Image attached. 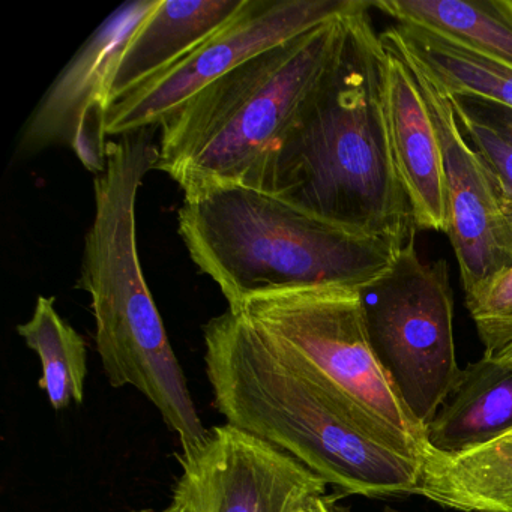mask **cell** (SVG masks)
Masks as SVG:
<instances>
[{
	"instance_id": "obj_15",
	"label": "cell",
	"mask_w": 512,
	"mask_h": 512,
	"mask_svg": "<svg viewBox=\"0 0 512 512\" xmlns=\"http://www.w3.org/2000/svg\"><path fill=\"white\" fill-rule=\"evenodd\" d=\"M446 95L466 94L512 109V67L421 26L397 23L380 35Z\"/></svg>"
},
{
	"instance_id": "obj_21",
	"label": "cell",
	"mask_w": 512,
	"mask_h": 512,
	"mask_svg": "<svg viewBox=\"0 0 512 512\" xmlns=\"http://www.w3.org/2000/svg\"><path fill=\"white\" fill-rule=\"evenodd\" d=\"M455 112L475 119L512 140V109L473 95H448Z\"/></svg>"
},
{
	"instance_id": "obj_12",
	"label": "cell",
	"mask_w": 512,
	"mask_h": 512,
	"mask_svg": "<svg viewBox=\"0 0 512 512\" xmlns=\"http://www.w3.org/2000/svg\"><path fill=\"white\" fill-rule=\"evenodd\" d=\"M386 52V110L395 167L416 229L446 233L448 212L439 137L409 65L389 47Z\"/></svg>"
},
{
	"instance_id": "obj_20",
	"label": "cell",
	"mask_w": 512,
	"mask_h": 512,
	"mask_svg": "<svg viewBox=\"0 0 512 512\" xmlns=\"http://www.w3.org/2000/svg\"><path fill=\"white\" fill-rule=\"evenodd\" d=\"M455 112V110H454ZM461 133L473 151L482 158L488 169L502 185L512 203V140L493 128L455 112Z\"/></svg>"
},
{
	"instance_id": "obj_5",
	"label": "cell",
	"mask_w": 512,
	"mask_h": 512,
	"mask_svg": "<svg viewBox=\"0 0 512 512\" xmlns=\"http://www.w3.org/2000/svg\"><path fill=\"white\" fill-rule=\"evenodd\" d=\"M344 17L259 53L182 104L160 125L155 170L185 194L215 185L257 190L269 155L331 65Z\"/></svg>"
},
{
	"instance_id": "obj_17",
	"label": "cell",
	"mask_w": 512,
	"mask_h": 512,
	"mask_svg": "<svg viewBox=\"0 0 512 512\" xmlns=\"http://www.w3.org/2000/svg\"><path fill=\"white\" fill-rule=\"evenodd\" d=\"M371 7L512 67V0H374Z\"/></svg>"
},
{
	"instance_id": "obj_16",
	"label": "cell",
	"mask_w": 512,
	"mask_h": 512,
	"mask_svg": "<svg viewBox=\"0 0 512 512\" xmlns=\"http://www.w3.org/2000/svg\"><path fill=\"white\" fill-rule=\"evenodd\" d=\"M418 496L461 512H512V439L457 455L425 448Z\"/></svg>"
},
{
	"instance_id": "obj_4",
	"label": "cell",
	"mask_w": 512,
	"mask_h": 512,
	"mask_svg": "<svg viewBox=\"0 0 512 512\" xmlns=\"http://www.w3.org/2000/svg\"><path fill=\"white\" fill-rule=\"evenodd\" d=\"M178 232L229 308L319 287L361 292L391 268L406 244L358 235L244 185L185 194Z\"/></svg>"
},
{
	"instance_id": "obj_25",
	"label": "cell",
	"mask_w": 512,
	"mask_h": 512,
	"mask_svg": "<svg viewBox=\"0 0 512 512\" xmlns=\"http://www.w3.org/2000/svg\"><path fill=\"white\" fill-rule=\"evenodd\" d=\"M334 512H352V511H350V509L347 508V506L338 505L337 500H335V502H334ZM385 512H401V511H397V509L388 508V509H386Z\"/></svg>"
},
{
	"instance_id": "obj_8",
	"label": "cell",
	"mask_w": 512,
	"mask_h": 512,
	"mask_svg": "<svg viewBox=\"0 0 512 512\" xmlns=\"http://www.w3.org/2000/svg\"><path fill=\"white\" fill-rule=\"evenodd\" d=\"M370 8L367 0H247L214 37L118 101L110 109L107 136L151 130L248 59L323 23Z\"/></svg>"
},
{
	"instance_id": "obj_10",
	"label": "cell",
	"mask_w": 512,
	"mask_h": 512,
	"mask_svg": "<svg viewBox=\"0 0 512 512\" xmlns=\"http://www.w3.org/2000/svg\"><path fill=\"white\" fill-rule=\"evenodd\" d=\"M158 0H134L119 7L80 47L29 118L19 154L31 157L67 146L89 172L107 163V119L113 77L128 41Z\"/></svg>"
},
{
	"instance_id": "obj_24",
	"label": "cell",
	"mask_w": 512,
	"mask_h": 512,
	"mask_svg": "<svg viewBox=\"0 0 512 512\" xmlns=\"http://www.w3.org/2000/svg\"><path fill=\"white\" fill-rule=\"evenodd\" d=\"M496 361L502 365H508V367H512V346L509 347L508 350L502 353L499 358H496Z\"/></svg>"
},
{
	"instance_id": "obj_6",
	"label": "cell",
	"mask_w": 512,
	"mask_h": 512,
	"mask_svg": "<svg viewBox=\"0 0 512 512\" xmlns=\"http://www.w3.org/2000/svg\"><path fill=\"white\" fill-rule=\"evenodd\" d=\"M361 296L374 353L425 428L461 374L448 265L421 260L410 236L391 268Z\"/></svg>"
},
{
	"instance_id": "obj_14",
	"label": "cell",
	"mask_w": 512,
	"mask_h": 512,
	"mask_svg": "<svg viewBox=\"0 0 512 512\" xmlns=\"http://www.w3.org/2000/svg\"><path fill=\"white\" fill-rule=\"evenodd\" d=\"M512 431V367L482 356L460 377L425 425V448L457 455Z\"/></svg>"
},
{
	"instance_id": "obj_13",
	"label": "cell",
	"mask_w": 512,
	"mask_h": 512,
	"mask_svg": "<svg viewBox=\"0 0 512 512\" xmlns=\"http://www.w3.org/2000/svg\"><path fill=\"white\" fill-rule=\"evenodd\" d=\"M245 4L247 0H158L119 59L110 89L112 107L214 37Z\"/></svg>"
},
{
	"instance_id": "obj_26",
	"label": "cell",
	"mask_w": 512,
	"mask_h": 512,
	"mask_svg": "<svg viewBox=\"0 0 512 512\" xmlns=\"http://www.w3.org/2000/svg\"><path fill=\"white\" fill-rule=\"evenodd\" d=\"M499 439H512V431H509V433L505 434L503 437H499Z\"/></svg>"
},
{
	"instance_id": "obj_9",
	"label": "cell",
	"mask_w": 512,
	"mask_h": 512,
	"mask_svg": "<svg viewBox=\"0 0 512 512\" xmlns=\"http://www.w3.org/2000/svg\"><path fill=\"white\" fill-rule=\"evenodd\" d=\"M178 461L173 500L185 512H302L328 490L301 461L227 422Z\"/></svg>"
},
{
	"instance_id": "obj_7",
	"label": "cell",
	"mask_w": 512,
	"mask_h": 512,
	"mask_svg": "<svg viewBox=\"0 0 512 512\" xmlns=\"http://www.w3.org/2000/svg\"><path fill=\"white\" fill-rule=\"evenodd\" d=\"M230 310L425 451L424 428L401 400L371 346L359 290L319 287L257 296Z\"/></svg>"
},
{
	"instance_id": "obj_23",
	"label": "cell",
	"mask_w": 512,
	"mask_h": 512,
	"mask_svg": "<svg viewBox=\"0 0 512 512\" xmlns=\"http://www.w3.org/2000/svg\"><path fill=\"white\" fill-rule=\"evenodd\" d=\"M136 512H185V509L182 508L181 505H179L178 502H175V500H173L172 503H170L169 506H166V508H163V509H140V511H136Z\"/></svg>"
},
{
	"instance_id": "obj_3",
	"label": "cell",
	"mask_w": 512,
	"mask_h": 512,
	"mask_svg": "<svg viewBox=\"0 0 512 512\" xmlns=\"http://www.w3.org/2000/svg\"><path fill=\"white\" fill-rule=\"evenodd\" d=\"M157 161L151 130L109 140L106 169L94 179L95 217L77 289L91 296L95 343L110 386L142 392L179 437L182 451H191L205 442L209 430L170 344L137 248V194Z\"/></svg>"
},
{
	"instance_id": "obj_11",
	"label": "cell",
	"mask_w": 512,
	"mask_h": 512,
	"mask_svg": "<svg viewBox=\"0 0 512 512\" xmlns=\"http://www.w3.org/2000/svg\"><path fill=\"white\" fill-rule=\"evenodd\" d=\"M410 70L442 148L446 235L457 257L461 286L466 298H472L512 268V203L461 133L448 95L415 68Z\"/></svg>"
},
{
	"instance_id": "obj_18",
	"label": "cell",
	"mask_w": 512,
	"mask_h": 512,
	"mask_svg": "<svg viewBox=\"0 0 512 512\" xmlns=\"http://www.w3.org/2000/svg\"><path fill=\"white\" fill-rule=\"evenodd\" d=\"M29 349L41 359L38 386L46 392L50 406L62 410L85 400L88 377V347L82 335L62 319L55 298L40 296L31 319L17 326Z\"/></svg>"
},
{
	"instance_id": "obj_22",
	"label": "cell",
	"mask_w": 512,
	"mask_h": 512,
	"mask_svg": "<svg viewBox=\"0 0 512 512\" xmlns=\"http://www.w3.org/2000/svg\"><path fill=\"white\" fill-rule=\"evenodd\" d=\"M338 497L335 496H322L319 499L313 500L307 508L302 512H334V502Z\"/></svg>"
},
{
	"instance_id": "obj_1",
	"label": "cell",
	"mask_w": 512,
	"mask_h": 512,
	"mask_svg": "<svg viewBox=\"0 0 512 512\" xmlns=\"http://www.w3.org/2000/svg\"><path fill=\"white\" fill-rule=\"evenodd\" d=\"M214 406L227 424L292 455L349 494H418L421 446L362 409L307 362L227 308L203 328Z\"/></svg>"
},
{
	"instance_id": "obj_2",
	"label": "cell",
	"mask_w": 512,
	"mask_h": 512,
	"mask_svg": "<svg viewBox=\"0 0 512 512\" xmlns=\"http://www.w3.org/2000/svg\"><path fill=\"white\" fill-rule=\"evenodd\" d=\"M388 52L368 10L344 17L325 76L269 155L257 190L358 235H416L389 139Z\"/></svg>"
},
{
	"instance_id": "obj_19",
	"label": "cell",
	"mask_w": 512,
	"mask_h": 512,
	"mask_svg": "<svg viewBox=\"0 0 512 512\" xmlns=\"http://www.w3.org/2000/svg\"><path fill=\"white\" fill-rule=\"evenodd\" d=\"M484 358L496 359L512 346V268L497 275L478 295L466 298Z\"/></svg>"
}]
</instances>
